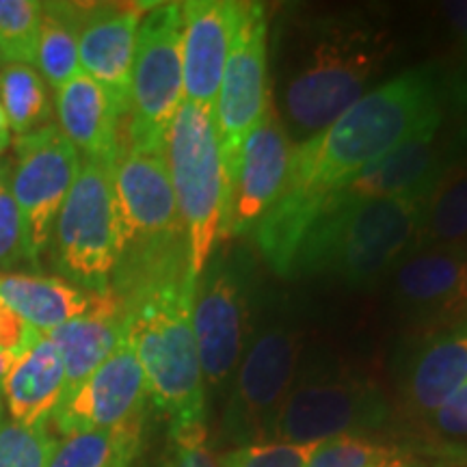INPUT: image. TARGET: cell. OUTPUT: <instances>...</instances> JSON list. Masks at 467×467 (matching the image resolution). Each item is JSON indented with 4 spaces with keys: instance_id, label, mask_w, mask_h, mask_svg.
<instances>
[{
    "instance_id": "d4e9b609",
    "label": "cell",
    "mask_w": 467,
    "mask_h": 467,
    "mask_svg": "<svg viewBox=\"0 0 467 467\" xmlns=\"http://www.w3.org/2000/svg\"><path fill=\"white\" fill-rule=\"evenodd\" d=\"M83 3H42V26L35 52V66L42 78L61 89L80 74L78 37L85 16Z\"/></svg>"
},
{
    "instance_id": "1f68e13d",
    "label": "cell",
    "mask_w": 467,
    "mask_h": 467,
    "mask_svg": "<svg viewBox=\"0 0 467 467\" xmlns=\"http://www.w3.org/2000/svg\"><path fill=\"white\" fill-rule=\"evenodd\" d=\"M31 265L26 244L25 219L11 195L9 175L5 171L0 180V273H7L20 265ZM33 266V265H31Z\"/></svg>"
},
{
    "instance_id": "4dcf8cb0",
    "label": "cell",
    "mask_w": 467,
    "mask_h": 467,
    "mask_svg": "<svg viewBox=\"0 0 467 467\" xmlns=\"http://www.w3.org/2000/svg\"><path fill=\"white\" fill-rule=\"evenodd\" d=\"M323 441L312 443H254L234 448L217 459L219 467H307Z\"/></svg>"
},
{
    "instance_id": "5b68a950",
    "label": "cell",
    "mask_w": 467,
    "mask_h": 467,
    "mask_svg": "<svg viewBox=\"0 0 467 467\" xmlns=\"http://www.w3.org/2000/svg\"><path fill=\"white\" fill-rule=\"evenodd\" d=\"M167 167L197 282L223 238L230 192L213 110L182 102L167 132Z\"/></svg>"
},
{
    "instance_id": "4316f807",
    "label": "cell",
    "mask_w": 467,
    "mask_h": 467,
    "mask_svg": "<svg viewBox=\"0 0 467 467\" xmlns=\"http://www.w3.org/2000/svg\"><path fill=\"white\" fill-rule=\"evenodd\" d=\"M0 104L17 137L37 130L50 115L42 74L31 63H7L0 69Z\"/></svg>"
},
{
    "instance_id": "ac0fdd59",
    "label": "cell",
    "mask_w": 467,
    "mask_h": 467,
    "mask_svg": "<svg viewBox=\"0 0 467 467\" xmlns=\"http://www.w3.org/2000/svg\"><path fill=\"white\" fill-rule=\"evenodd\" d=\"M440 128L418 134L411 141L400 145L377 165L350 180L325 202L320 214L329 210L353 206V203L392 200L405 195H431L437 180L451 165V151L440 143ZM318 214V217H320Z\"/></svg>"
},
{
    "instance_id": "f6af8a7d",
    "label": "cell",
    "mask_w": 467,
    "mask_h": 467,
    "mask_svg": "<svg viewBox=\"0 0 467 467\" xmlns=\"http://www.w3.org/2000/svg\"><path fill=\"white\" fill-rule=\"evenodd\" d=\"M389 461H392V459H389ZM385 465V463H383ZM383 465H379V467H383Z\"/></svg>"
},
{
    "instance_id": "ee69618b",
    "label": "cell",
    "mask_w": 467,
    "mask_h": 467,
    "mask_svg": "<svg viewBox=\"0 0 467 467\" xmlns=\"http://www.w3.org/2000/svg\"><path fill=\"white\" fill-rule=\"evenodd\" d=\"M461 249H465V251H467V243H465V244H461Z\"/></svg>"
},
{
    "instance_id": "8d00e7d4",
    "label": "cell",
    "mask_w": 467,
    "mask_h": 467,
    "mask_svg": "<svg viewBox=\"0 0 467 467\" xmlns=\"http://www.w3.org/2000/svg\"><path fill=\"white\" fill-rule=\"evenodd\" d=\"M454 98H457L463 107H467V63L459 72L457 78H454Z\"/></svg>"
},
{
    "instance_id": "60d3db41",
    "label": "cell",
    "mask_w": 467,
    "mask_h": 467,
    "mask_svg": "<svg viewBox=\"0 0 467 467\" xmlns=\"http://www.w3.org/2000/svg\"><path fill=\"white\" fill-rule=\"evenodd\" d=\"M7 63H11V61H9V57L5 55V50H3V48H0V69H3L5 66H7Z\"/></svg>"
},
{
    "instance_id": "d6986e66",
    "label": "cell",
    "mask_w": 467,
    "mask_h": 467,
    "mask_svg": "<svg viewBox=\"0 0 467 467\" xmlns=\"http://www.w3.org/2000/svg\"><path fill=\"white\" fill-rule=\"evenodd\" d=\"M126 331L124 306L109 290L104 295H91V306L85 314L46 334L61 355L66 370L63 400L69 399L107 361L117 344L126 337Z\"/></svg>"
},
{
    "instance_id": "8992f818",
    "label": "cell",
    "mask_w": 467,
    "mask_h": 467,
    "mask_svg": "<svg viewBox=\"0 0 467 467\" xmlns=\"http://www.w3.org/2000/svg\"><path fill=\"white\" fill-rule=\"evenodd\" d=\"M57 271L76 288L104 295L119 258L113 161H80L52 230Z\"/></svg>"
},
{
    "instance_id": "74e56055",
    "label": "cell",
    "mask_w": 467,
    "mask_h": 467,
    "mask_svg": "<svg viewBox=\"0 0 467 467\" xmlns=\"http://www.w3.org/2000/svg\"><path fill=\"white\" fill-rule=\"evenodd\" d=\"M16 359L17 358H14V355H9V353H5V350H0V392H3L5 379H7L9 370H11V368H14Z\"/></svg>"
},
{
    "instance_id": "4fadbf2b",
    "label": "cell",
    "mask_w": 467,
    "mask_h": 467,
    "mask_svg": "<svg viewBox=\"0 0 467 467\" xmlns=\"http://www.w3.org/2000/svg\"><path fill=\"white\" fill-rule=\"evenodd\" d=\"M148 383L130 337L117 344L107 361L52 413L63 437L83 431H141Z\"/></svg>"
},
{
    "instance_id": "f35d334b",
    "label": "cell",
    "mask_w": 467,
    "mask_h": 467,
    "mask_svg": "<svg viewBox=\"0 0 467 467\" xmlns=\"http://www.w3.org/2000/svg\"><path fill=\"white\" fill-rule=\"evenodd\" d=\"M9 141H11V128H9L7 115H5L3 104H0V151L7 148Z\"/></svg>"
},
{
    "instance_id": "83f0119b",
    "label": "cell",
    "mask_w": 467,
    "mask_h": 467,
    "mask_svg": "<svg viewBox=\"0 0 467 467\" xmlns=\"http://www.w3.org/2000/svg\"><path fill=\"white\" fill-rule=\"evenodd\" d=\"M42 26V3L0 0V48L9 61L35 63Z\"/></svg>"
},
{
    "instance_id": "30bf717a",
    "label": "cell",
    "mask_w": 467,
    "mask_h": 467,
    "mask_svg": "<svg viewBox=\"0 0 467 467\" xmlns=\"http://www.w3.org/2000/svg\"><path fill=\"white\" fill-rule=\"evenodd\" d=\"M192 336L203 385L221 389L232 383L247 350L249 292L243 266L234 258H214L192 292Z\"/></svg>"
},
{
    "instance_id": "484cf974",
    "label": "cell",
    "mask_w": 467,
    "mask_h": 467,
    "mask_svg": "<svg viewBox=\"0 0 467 467\" xmlns=\"http://www.w3.org/2000/svg\"><path fill=\"white\" fill-rule=\"evenodd\" d=\"M141 431H83L55 443L48 467H130Z\"/></svg>"
},
{
    "instance_id": "bcb514c9",
    "label": "cell",
    "mask_w": 467,
    "mask_h": 467,
    "mask_svg": "<svg viewBox=\"0 0 467 467\" xmlns=\"http://www.w3.org/2000/svg\"><path fill=\"white\" fill-rule=\"evenodd\" d=\"M0 303H3V301H0Z\"/></svg>"
},
{
    "instance_id": "ffe728a7",
    "label": "cell",
    "mask_w": 467,
    "mask_h": 467,
    "mask_svg": "<svg viewBox=\"0 0 467 467\" xmlns=\"http://www.w3.org/2000/svg\"><path fill=\"white\" fill-rule=\"evenodd\" d=\"M467 383V320L437 331L409 361L402 399L413 416L431 418Z\"/></svg>"
},
{
    "instance_id": "2e32d148",
    "label": "cell",
    "mask_w": 467,
    "mask_h": 467,
    "mask_svg": "<svg viewBox=\"0 0 467 467\" xmlns=\"http://www.w3.org/2000/svg\"><path fill=\"white\" fill-rule=\"evenodd\" d=\"M241 3L189 0L182 3L184 100L213 110L236 35Z\"/></svg>"
},
{
    "instance_id": "f546056e",
    "label": "cell",
    "mask_w": 467,
    "mask_h": 467,
    "mask_svg": "<svg viewBox=\"0 0 467 467\" xmlns=\"http://www.w3.org/2000/svg\"><path fill=\"white\" fill-rule=\"evenodd\" d=\"M399 454L396 448L361 435H340L323 441L307 467H379Z\"/></svg>"
},
{
    "instance_id": "6da1fadb",
    "label": "cell",
    "mask_w": 467,
    "mask_h": 467,
    "mask_svg": "<svg viewBox=\"0 0 467 467\" xmlns=\"http://www.w3.org/2000/svg\"><path fill=\"white\" fill-rule=\"evenodd\" d=\"M441 128V89L431 67H413L368 91L327 130L296 145L285 189L254 241L266 265L290 275L296 249L325 202L418 134Z\"/></svg>"
},
{
    "instance_id": "cb8c5ba5",
    "label": "cell",
    "mask_w": 467,
    "mask_h": 467,
    "mask_svg": "<svg viewBox=\"0 0 467 467\" xmlns=\"http://www.w3.org/2000/svg\"><path fill=\"white\" fill-rule=\"evenodd\" d=\"M467 243V154L452 159L426 197L422 221L411 251L461 247ZM409 251V254H411Z\"/></svg>"
},
{
    "instance_id": "7c38bea8",
    "label": "cell",
    "mask_w": 467,
    "mask_h": 467,
    "mask_svg": "<svg viewBox=\"0 0 467 467\" xmlns=\"http://www.w3.org/2000/svg\"><path fill=\"white\" fill-rule=\"evenodd\" d=\"M389 402L361 379H312L292 385L271 441L312 443L359 435L388 422Z\"/></svg>"
},
{
    "instance_id": "e0dca14e",
    "label": "cell",
    "mask_w": 467,
    "mask_h": 467,
    "mask_svg": "<svg viewBox=\"0 0 467 467\" xmlns=\"http://www.w3.org/2000/svg\"><path fill=\"white\" fill-rule=\"evenodd\" d=\"M394 296L418 320H467V251L431 247L407 254L396 265Z\"/></svg>"
},
{
    "instance_id": "9c48e42d",
    "label": "cell",
    "mask_w": 467,
    "mask_h": 467,
    "mask_svg": "<svg viewBox=\"0 0 467 467\" xmlns=\"http://www.w3.org/2000/svg\"><path fill=\"white\" fill-rule=\"evenodd\" d=\"M266 11L260 3H241L236 35L213 109L221 159L230 182L244 139L271 104L266 57Z\"/></svg>"
},
{
    "instance_id": "8fae6325",
    "label": "cell",
    "mask_w": 467,
    "mask_h": 467,
    "mask_svg": "<svg viewBox=\"0 0 467 467\" xmlns=\"http://www.w3.org/2000/svg\"><path fill=\"white\" fill-rule=\"evenodd\" d=\"M17 165L9 178L11 195L25 219L31 265L48 249L55 221L80 169V156L57 124L16 139Z\"/></svg>"
},
{
    "instance_id": "d590c367",
    "label": "cell",
    "mask_w": 467,
    "mask_h": 467,
    "mask_svg": "<svg viewBox=\"0 0 467 467\" xmlns=\"http://www.w3.org/2000/svg\"><path fill=\"white\" fill-rule=\"evenodd\" d=\"M441 14L446 16L448 26L457 35L459 44L467 52V0H454V3H443Z\"/></svg>"
},
{
    "instance_id": "b9f144b4",
    "label": "cell",
    "mask_w": 467,
    "mask_h": 467,
    "mask_svg": "<svg viewBox=\"0 0 467 467\" xmlns=\"http://www.w3.org/2000/svg\"><path fill=\"white\" fill-rule=\"evenodd\" d=\"M3 413H5V399H3V392H0V424H3Z\"/></svg>"
},
{
    "instance_id": "ab89813d",
    "label": "cell",
    "mask_w": 467,
    "mask_h": 467,
    "mask_svg": "<svg viewBox=\"0 0 467 467\" xmlns=\"http://www.w3.org/2000/svg\"><path fill=\"white\" fill-rule=\"evenodd\" d=\"M383 467H416V465H413L411 461H405V459H402L400 454H399V457H394L392 461H388V463H385Z\"/></svg>"
},
{
    "instance_id": "603a6c76",
    "label": "cell",
    "mask_w": 467,
    "mask_h": 467,
    "mask_svg": "<svg viewBox=\"0 0 467 467\" xmlns=\"http://www.w3.org/2000/svg\"><path fill=\"white\" fill-rule=\"evenodd\" d=\"M0 301L46 336L85 314L91 306V292L76 288L61 277L0 273Z\"/></svg>"
},
{
    "instance_id": "7bdbcfd3",
    "label": "cell",
    "mask_w": 467,
    "mask_h": 467,
    "mask_svg": "<svg viewBox=\"0 0 467 467\" xmlns=\"http://www.w3.org/2000/svg\"><path fill=\"white\" fill-rule=\"evenodd\" d=\"M5 171H7V169H0V180H3V175H5Z\"/></svg>"
},
{
    "instance_id": "277c9868",
    "label": "cell",
    "mask_w": 467,
    "mask_h": 467,
    "mask_svg": "<svg viewBox=\"0 0 467 467\" xmlns=\"http://www.w3.org/2000/svg\"><path fill=\"white\" fill-rule=\"evenodd\" d=\"M426 197L375 200L320 214L296 249L290 275H336L348 285L377 284L413 249Z\"/></svg>"
},
{
    "instance_id": "f1b7e54d",
    "label": "cell",
    "mask_w": 467,
    "mask_h": 467,
    "mask_svg": "<svg viewBox=\"0 0 467 467\" xmlns=\"http://www.w3.org/2000/svg\"><path fill=\"white\" fill-rule=\"evenodd\" d=\"M57 440L48 426H28L11 422L0 424V467H48Z\"/></svg>"
},
{
    "instance_id": "3957f363",
    "label": "cell",
    "mask_w": 467,
    "mask_h": 467,
    "mask_svg": "<svg viewBox=\"0 0 467 467\" xmlns=\"http://www.w3.org/2000/svg\"><path fill=\"white\" fill-rule=\"evenodd\" d=\"M195 279L156 285L121 303L148 399L171 431L206 424V385L192 336Z\"/></svg>"
},
{
    "instance_id": "836d02e7",
    "label": "cell",
    "mask_w": 467,
    "mask_h": 467,
    "mask_svg": "<svg viewBox=\"0 0 467 467\" xmlns=\"http://www.w3.org/2000/svg\"><path fill=\"white\" fill-rule=\"evenodd\" d=\"M42 336L37 329H33L25 318H20L14 309H9L5 303H0V350L20 358L28 348L37 342Z\"/></svg>"
},
{
    "instance_id": "5bb4252c",
    "label": "cell",
    "mask_w": 467,
    "mask_h": 467,
    "mask_svg": "<svg viewBox=\"0 0 467 467\" xmlns=\"http://www.w3.org/2000/svg\"><path fill=\"white\" fill-rule=\"evenodd\" d=\"M292 145L275 107L268 104L258 126L244 139L230 178L223 238L255 230L285 189L292 165Z\"/></svg>"
},
{
    "instance_id": "e575fe53",
    "label": "cell",
    "mask_w": 467,
    "mask_h": 467,
    "mask_svg": "<svg viewBox=\"0 0 467 467\" xmlns=\"http://www.w3.org/2000/svg\"><path fill=\"white\" fill-rule=\"evenodd\" d=\"M429 422L440 435L467 437V383L437 409Z\"/></svg>"
},
{
    "instance_id": "44dd1931",
    "label": "cell",
    "mask_w": 467,
    "mask_h": 467,
    "mask_svg": "<svg viewBox=\"0 0 467 467\" xmlns=\"http://www.w3.org/2000/svg\"><path fill=\"white\" fill-rule=\"evenodd\" d=\"M58 130L78 151L80 161H115L124 117L102 85L85 72L57 89Z\"/></svg>"
},
{
    "instance_id": "7402d4cb",
    "label": "cell",
    "mask_w": 467,
    "mask_h": 467,
    "mask_svg": "<svg viewBox=\"0 0 467 467\" xmlns=\"http://www.w3.org/2000/svg\"><path fill=\"white\" fill-rule=\"evenodd\" d=\"M66 392V370L61 355L48 336H39L26 353L16 359L5 379L3 394L16 424L42 426L61 405Z\"/></svg>"
},
{
    "instance_id": "d6a6232c",
    "label": "cell",
    "mask_w": 467,
    "mask_h": 467,
    "mask_svg": "<svg viewBox=\"0 0 467 467\" xmlns=\"http://www.w3.org/2000/svg\"><path fill=\"white\" fill-rule=\"evenodd\" d=\"M162 467H219L208 448L206 424L186 426L169 433V451Z\"/></svg>"
},
{
    "instance_id": "9a60e30c",
    "label": "cell",
    "mask_w": 467,
    "mask_h": 467,
    "mask_svg": "<svg viewBox=\"0 0 467 467\" xmlns=\"http://www.w3.org/2000/svg\"><path fill=\"white\" fill-rule=\"evenodd\" d=\"M150 7L145 3L87 5L80 25V69L107 89L124 119L130 100L139 26Z\"/></svg>"
},
{
    "instance_id": "ba28073f",
    "label": "cell",
    "mask_w": 467,
    "mask_h": 467,
    "mask_svg": "<svg viewBox=\"0 0 467 467\" xmlns=\"http://www.w3.org/2000/svg\"><path fill=\"white\" fill-rule=\"evenodd\" d=\"M301 337L285 325H268L244 350L232 379L223 418L227 441L241 446L268 443L273 429L296 383Z\"/></svg>"
},
{
    "instance_id": "52a82bcc",
    "label": "cell",
    "mask_w": 467,
    "mask_h": 467,
    "mask_svg": "<svg viewBox=\"0 0 467 467\" xmlns=\"http://www.w3.org/2000/svg\"><path fill=\"white\" fill-rule=\"evenodd\" d=\"M182 102V3H154L139 26L124 139L167 148V132Z\"/></svg>"
},
{
    "instance_id": "7a4b0ae2",
    "label": "cell",
    "mask_w": 467,
    "mask_h": 467,
    "mask_svg": "<svg viewBox=\"0 0 467 467\" xmlns=\"http://www.w3.org/2000/svg\"><path fill=\"white\" fill-rule=\"evenodd\" d=\"M389 46L383 31L355 22L334 20L317 28L285 74L279 102H273L295 148L327 130L366 96Z\"/></svg>"
}]
</instances>
